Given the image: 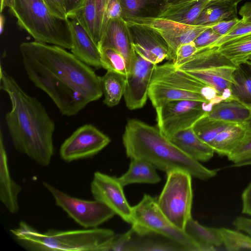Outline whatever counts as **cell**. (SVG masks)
Here are the masks:
<instances>
[{
    "instance_id": "obj_32",
    "label": "cell",
    "mask_w": 251,
    "mask_h": 251,
    "mask_svg": "<svg viewBox=\"0 0 251 251\" xmlns=\"http://www.w3.org/2000/svg\"><path fill=\"white\" fill-rule=\"evenodd\" d=\"M126 77L118 73L107 71L101 77L104 103L109 107L117 105L124 96Z\"/></svg>"
},
{
    "instance_id": "obj_2",
    "label": "cell",
    "mask_w": 251,
    "mask_h": 251,
    "mask_svg": "<svg viewBox=\"0 0 251 251\" xmlns=\"http://www.w3.org/2000/svg\"><path fill=\"white\" fill-rule=\"evenodd\" d=\"M0 70V88L11 104L5 120L13 146L39 165L47 166L54 152V122L35 97L25 93L1 66Z\"/></svg>"
},
{
    "instance_id": "obj_11",
    "label": "cell",
    "mask_w": 251,
    "mask_h": 251,
    "mask_svg": "<svg viewBox=\"0 0 251 251\" xmlns=\"http://www.w3.org/2000/svg\"><path fill=\"white\" fill-rule=\"evenodd\" d=\"M109 137L92 124L77 128L62 144L60 156L67 162L90 158L106 147Z\"/></svg>"
},
{
    "instance_id": "obj_6",
    "label": "cell",
    "mask_w": 251,
    "mask_h": 251,
    "mask_svg": "<svg viewBox=\"0 0 251 251\" xmlns=\"http://www.w3.org/2000/svg\"><path fill=\"white\" fill-rule=\"evenodd\" d=\"M132 226L138 235L156 233L175 242L185 251H207L206 248L174 226L162 212L157 199L145 194L141 201L132 207Z\"/></svg>"
},
{
    "instance_id": "obj_30",
    "label": "cell",
    "mask_w": 251,
    "mask_h": 251,
    "mask_svg": "<svg viewBox=\"0 0 251 251\" xmlns=\"http://www.w3.org/2000/svg\"><path fill=\"white\" fill-rule=\"evenodd\" d=\"M153 235V233L138 235L133 231L128 251H185L180 245L166 237L160 235L158 238Z\"/></svg>"
},
{
    "instance_id": "obj_5",
    "label": "cell",
    "mask_w": 251,
    "mask_h": 251,
    "mask_svg": "<svg viewBox=\"0 0 251 251\" xmlns=\"http://www.w3.org/2000/svg\"><path fill=\"white\" fill-rule=\"evenodd\" d=\"M10 10L18 25L35 41L71 50L69 20L54 16L43 0H14V6Z\"/></svg>"
},
{
    "instance_id": "obj_1",
    "label": "cell",
    "mask_w": 251,
    "mask_h": 251,
    "mask_svg": "<svg viewBox=\"0 0 251 251\" xmlns=\"http://www.w3.org/2000/svg\"><path fill=\"white\" fill-rule=\"evenodd\" d=\"M19 49L29 79L62 115L75 116L102 96L101 77L64 48L35 41L22 43Z\"/></svg>"
},
{
    "instance_id": "obj_29",
    "label": "cell",
    "mask_w": 251,
    "mask_h": 251,
    "mask_svg": "<svg viewBox=\"0 0 251 251\" xmlns=\"http://www.w3.org/2000/svg\"><path fill=\"white\" fill-rule=\"evenodd\" d=\"M247 131L245 124H232L219 133L210 146L217 153L227 156L243 140Z\"/></svg>"
},
{
    "instance_id": "obj_26",
    "label": "cell",
    "mask_w": 251,
    "mask_h": 251,
    "mask_svg": "<svg viewBox=\"0 0 251 251\" xmlns=\"http://www.w3.org/2000/svg\"><path fill=\"white\" fill-rule=\"evenodd\" d=\"M237 4L233 0H211L202 11L194 25H214L237 17Z\"/></svg>"
},
{
    "instance_id": "obj_28",
    "label": "cell",
    "mask_w": 251,
    "mask_h": 251,
    "mask_svg": "<svg viewBox=\"0 0 251 251\" xmlns=\"http://www.w3.org/2000/svg\"><path fill=\"white\" fill-rule=\"evenodd\" d=\"M131 159L127 172L117 177L123 187L133 183L155 184L160 181L161 178L153 165L141 159Z\"/></svg>"
},
{
    "instance_id": "obj_55",
    "label": "cell",
    "mask_w": 251,
    "mask_h": 251,
    "mask_svg": "<svg viewBox=\"0 0 251 251\" xmlns=\"http://www.w3.org/2000/svg\"><path fill=\"white\" fill-rule=\"evenodd\" d=\"M234 1L237 3V4H238V3L240 2L241 1H243V0H233Z\"/></svg>"
},
{
    "instance_id": "obj_43",
    "label": "cell",
    "mask_w": 251,
    "mask_h": 251,
    "mask_svg": "<svg viewBox=\"0 0 251 251\" xmlns=\"http://www.w3.org/2000/svg\"><path fill=\"white\" fill-rule=\"evenodd\" d=\"M49 10L55 17L68 20L64 0H43Z\"/></svg>"
},
{
    "instance_id": "obj_47",
    "label": "cell",
    "mask_w": 251,
    "mask_h": 251,
    "mask_svg": "<svg viewBox=\"0 0 251 251\" xmlns=\"http://www.w3.org/2000/svg\"><path fill=\"white\" fill-rule=\"evenodd\" d=\"M233 225L237 229L247 232L251 237V219L238 217L234 220Z\"/></svg>"
},
{
    "instance_id": "obj_38",
    "label": "cell",
    "mask_w": 251,
    "mask_h": 251,
    "mask_svg": "<svg viewBox=\"0 0 251 251\" xmlns=\"http://www.w3.org/2000/svg\"><path fill=\"white\" fill-rule=\"evenodd\" d=\"M251 156V132L247 134L239 144L228 154V159L236 162Z\"/></svg>"
},
{
    "instance_id": "obj_46",
    "label": "cell",
    "mask_w": 251,
    "mask_h": 251,
    "mask_svg": "<svg viewBox=\"0 0 251 251\" xmlns=\"http://www.w3.org/2000/svg\"><path fill=\"white\" fill-rule=\"evenodd\" d=\"M242 213L251 215V182L242 194Z\"/></svg>"
},
{
    "instance_id": "obj_17",
    "label": "cell",
    "mask_w": 251,
    "mask_h": 251,
    "mask_svg": "<svg viewBox=\"0 0 251 251\" xmlns=\"http://www.w3.org/2000/svg\"><path fill=\"white\" fill-rule=\"evenodd\" d=\"M73 17L76 18L98 45L110 20L109 0H85Z\"/></svg>"
},
{
    "instance_id": "obj_9",
    "label": "cell",
    "mask_w": 251,
    "mask_h": 251,
    "mask_svg": "<svg viewBox=\"0 0 251 251\" xmlns=\"http://www.w3.org/2000/svg\"><path fill=\"white\" fill-rule=\"evenodd\" d=\"M43 185L52 196L55 204L84 228H98L115 214L112 209L99 201H88L73 197L45 181Z\"/></svg>"
},
{
    "instance_id": "obj_31",
    "label": "cell",
    "mask_w": 251,
    "mask_h": 251,
    "mask_svg": "<svg viewBox=\"0 0 251 251\" xmlns=\"http://www.w3.org/2000/svg\"><path fill=\"white\" fill-rule=\"evenodd\" d=\"M184 231L205 247L207 251H215V247L223 244L219 228L203 226L192 217L187 222Z\"/></svg>"
},
{
    "instance_id": "obj_22",
    "label": "cell",
    "mask_w": 251,
    "mask_h": 251,
    "mask_svg": "<svg viewBox=\"0 0 251 251\" xmlns=\"http://www.w3.org/2000/svg\"><path fill=\"white\" fill-rule=\"evenodd\" d=\"M211 0H201L176 4L164 3L159 8L155 16L185 24L194 25Z\"/></svg>"
},
{
    "instance_id": "obj_35",
    "label": "cell",
    "mask_w": 251,
    "mask_h": 251,
    "mask_svg": "<svg viewBox=\"0 0 251 251\" xmlns=\"http://www.w3.org/2000/svg\"><path fill=\"white\" fill-rule=\"evenodd\" d=\"M100 51L101 68L107 71L122 74L126 77L128 75L126 61L119 51L111 47L101 48Z\"/></svg>"
},
{
    "instance_id": "obj_10",
    "label": "cell",
    "mask_w": 251,
    "mask_h": 251,
    "mask_svg": "<svg viewBox=\"0 0 251 251\" xmlns=\"http://www.w3.org/2000/svg\"><path fill=\"white\" fill-rule=\"evenodd\" d=\"M129 25H139L151 29L161 36L167 45V59L174 58L178 47L192 41L214 25H187L155 16L132 17L125 19Z\"/></svg>"
},
{
    "instance_id": "obj_18",
    "label": "cell",
    "mask_w": 251,
    "mask_h": 251,
    "mask_svg": "<svg viewBox=\"0 0 251 251\" xmlns=\"http://www.w3.org/2000/svg\"><path fill=\"white\" fill-rule=\"evenodd\" d=\"M71 34L72 53L87 65L101 68L100 55L97 44L76 17L68 18Z\"/></svg>"
},
{
    "instance_id": "obj_37",
    "label": "cell",
    "mask_w": 251,
    "mask_h": 251,
    "mask_svg": "<svg viewBox=\"0 0 251 251\" xmlns=\"http://www.w3.org/2000/svg\"><path fill=\"white\" fill-rule=\"evenodd\" d=\"M223 244L229 251L251 250V237L243 233L222 227L219 228Z\"/></svg>"
},
{
    "instance_id": "obj_23",
    "label": "cell",
    "mask_w": 251,
    "mask_h": 251,
    "mask_svg": "<svg viewBox=\"0 0 251 251\" xmlns=\"http://www.w3.org/2000/svg\"><path fill=\"white\" fill-rule=\"evenodd\" d=\"M235 67H221L185 72L214 88L225 100L232 99L230 87L234 83L232 73Z\"/></svg>"
},
{
    "instance_id": "obj_7",
    "label": "cell",
    "mask_w": 251,
    "mask_h": 251,
    "mask_svg": "<svg viewBox=\"0 0 251 251\" xmlns=\"http://www.w3.org/2000/svg\"><path fill=\"white\" fill-rule=\"evenodd\" d=\"M192 201L191 175L181 170L167 173L157 204L169 221L184 231L187 222L192 217Z\"/></svg>"
},
{
    "instance_id": "obj_49",
    "label": "cell",
    "mask_w": 251,
    "mask_h": 251,
    "mask_svg": "<svg viewBox=\"0 0 251 251\" xmlns=\"http://www.w3.org/2000/svg\"><path fill=\"white\" fill-rule=\"evenodd\" d=\"M247 165H251V156L236 162H234L232 167H237Z\"/></svg>"
},
{
    "instance_id": "obj_34",
    "label": "cell",
    "mask_w": 251,
    "mask_h": 251,
    "mask_svg": "<svg viewBox=\"0 0 251 251\" xmlns=\"http://www.w3.org/2000/svg\"><path fill=\"white\" fill-rule=\"evenodd\" d=\"M232 124L234 123L213 120L205 115L199 119L192 128L197 135L210 146L219 133Z\"/></svg>"
},
{
    "instance_id": "obj_54",
    "label": "cell",
    "mask_w": 251,
    "mask_h": 251,
    "mask_svg": "<svg viewBox=\"0 0 251 251\" xmlns=\"http://www.w3.org/2000/svg\"><path fill=\"white\" fill-rule=\"evenodd\" d=\"M245 60H247L251 61V54H250L249 56H248L247 57H246L245 58Z\"/></svg>"
},
{
    "instance_id": "obj_41",
    "label": "cell",
    "mask_w": 251,
    "mask_h": 251,
    "mask_svg": "<svg viewBox=\"0 0 251 251\" xmlns=\"http://www.w3.org/2000/svg\"><path fill=\"white\" fill-rule=\"evenodd\" d=\"M198 49L193 41L182 44L177 48L172 62L176 67L196 53Z\"/></svg>"
},
{
    "instance_id": "obj_27",
    "label": "cell",
    "mask_w": 251,
    "mask_h": 251,
    "mask_svg": "<svg viewBox=\"0 0 251 251\" xmlns=\"http://www.w3.org/2000/svg\"><path fill=\"white\" fill-rule=\"evenodd\" d=\"M232 75L234 83L230 87L232 99L251 109V61L235 63Z\"/></svg>"
},
{
    "instance_id": "obj_14",
    "label": "cell",
    "mask_w": 251,
    "mask_h": 251,
    "mask_svg": "<svg viewBox=\"0 0 251 251\" xmlns=\"http://www.w3.org/2000/svg\"><path fill=\"white\" fill-rule=\"evenodd\" d=\"M156 64L145 59L136 53L128 75L124 94L126 104L130 110L143 107L148 97L149 88Z\"/></svg>"
},
{
    "instance_id": "obj_3",
    "label": "cell",
    "mask_w": 251,
    "mask_h": 251,
    "mask_svg": "<svg viewBox=\"0 0 251 251\" xmlns=\"http://www.w3.org/2000/svg\"><path fill=\"white\" fill-rule=\"evenodd\" d=\"M123 143L128 157L144 160L166 174L181 170L201 180H208L217 174V170L206 168L181 151L158 127L140 120L127 121Z\"/></svg>"
},
{
    "instance_id": "obj_53",
    "label": "cell",
    "mask_w": 251,
    "mask_h": 251,
    "mask_svg": "<svg viewBox=\"0 0 251 251\" xmlns=\"http://www.w3.org/2000/svg\"><path fill=\"white\" fill-rule=\"evenodd\" d=\"M245 124L248 130L251 132V117Z\"/></svg>"
},
{
    "instance_id": "obj_33",
    "label": "cell",
    "mask_w": 251,
    "mask_h": 251,
    "mask_svg": "<svg viewBox=\"0 0 251 251\" xmlns=\"http://www.w3.org/2000/svg\"><path fill=\"white\" fill-rule=\"evenodd\" d=\"M219 51L235 63L251 54V33L233 38L219 47Z\"/></svg>"
},
{
    "instance_id": "obj_52",
    "label": "cell",
    "mask_w": 251,
    "mask_h": 251,
    "mask_svg": "<svg viewBox=\"0 0 251 251\" xmlns=\"http://www.w3.org/2000/svg\"><path fill=\"white\" fill-rule=\"evenodd\" d=\"M4 17L1 14L0 16V33L1 34L3 29L4 25Z\"/></svg>"
},
{
    "instance_id": "obj_21",
    "label": "cell",
    "mask_w": 251,
    "mask_h": 251,
    "mask_svg": "<svg viewBox=\"0 0 251 251\" xmlns=\"http://www.w3.org/2000/svg\"><path fill=\"white\" fill-rule=\"evenodd\" d=\"M169 139L187 155L199 162L209 160L215 152L197 135L192 127L176 132Z\"/></svg>"
},
{
    "instance_id": "obj_4",
    "label": "cell",
    "mask_w": 251,
    "mask_h": 251,
    "mask_svg": "<svg viewBox=\"0 0 251 251\" xmlns=\"http://www.w3.org/2000/svg\"><path fill=\"white\" fill-rule=\"evenodd\" d=\"M20 244L32 251H103L115 235L110 229L48 230L42 233L25 222L10 230Z\"/></svg>"
},
{
    "instance_id": "obj_8",
    "label": "cell",
    "mask_w": 251,
    "mask_h": 251,
    "mask_svg": "<svg viewBox=\"0 0 251 251\" xmlns=\"http://www.w3.org/2000/svg\"><path fill=\"white\" fill-rule=\"evenodd\" d=\"M213 106L210 102L198 100L170 101L155 108L157 127L169 139L176 132L192 127Z\"/></svg>"
},
{
    "instance_id": "obj_44",
    "label": "cell",
    "mask_w": 251,
    "mask_h": 251,
    "mask_svg": "<svg viewBox=\"0 0 251 251\" xmlns=\"http://www.w3.org/2000/svg\"><path fill=\"white\" fill-rule=\"evenodd\" d=\"M240 21V19L238 18L223 21L214 25L211 28L215 33L222 36L231 31Z\"/></svg>"
},
{
    "instance_id": "obj_40",
    "label": "cell",
    "mask_w": 251,
    "mask_h": 251,
    "mask_svg": "<svg viewBox=\"0 0 251 251\" xmlns=\"http://www.w3.org/2000/svg\"><path fill=\"white\" fill-rule=\"evenodd\" d=\"M251 33V23H243L240 21L226 34L221 36L210 46L220 47L230 39L243 35Z\"/></svg>"
},
{
    "instance_id": "obj_24",
    "label": "cell",
    "mask_w": 251,
    "mask_h": 251,
    "mask_svg": "<svg viewBox=\"0 0 251 251\" xmlns=\"http://www.w3.org/2000/svg\"><path fill=\"white\" fill-rule=\"evenodd\" d=\"M148 97L155 108L171 101L193 100L209 103L202 94L175 88L167 84L156 82L150 84Z\"/></svg>"
},
{
    "instance_id": "obj_19",
    "label": "cell",
    "mask_w": 251,
    "mask_h": 251,
    "mask_svg": "<svg viewBox=\"0 0 251 251\" xmlns=\"http://www.w3.org/2000/svg\"><path fill=\"white\" fill-rule=\"evenodd\" d=\"M22 187L12 178L8 166L2 131L0 132V200L7 210L14 214L18 212V196Z\"/></svg>"
},
{
    "instance_id": "obj_42",
    "label": "cell",
    "mask_w": 251,
    "mask_h": 251,
    "mask_svg": "<svg viewBox=\"0 0 251 251\" xmlns=\"http://www.w3.org/2000/svg\"><path fill=\"white\" fill-rule=\"evenodd\" d=\"M211 27L203 32L194 40L193 42L198 50L210 46L221 37Z\"/></svg>"
},
{
    "instance_id": "obj_48",
    "label": "cell",
    "mask_w": 251,
    "mask_h": 251,
    "mask_svg": "<svg viewBox=\"0 0 251 251\" xmlns=\"http://www.w3.org/2000/svg\"><path fill=\"white\" fill-rule=\"evenodd\" d=\"M243 23H251V2H246L241 6L239 12Z\"/></svg>"
},
{
    "instance_id": "obj_45",
    "label": "cell",
    "mask_w": 251,
    "mask_h": 251,
    "mask_svg": "<svg viewBox=\"0 0 251 251\" xmlns=\"http://www.w3.org/2000/svg\"><path fill=\"white\" fill-rule=\"evenodd\" d=\"M85 0H64L68 19L75 15L82 5Z\"/></svg>"
},
{
    "instance_id": "obj_20",
    "label": "cell",
    "mask_w": 251,
    "mask_h": 251,
    "mask_svg": "<svg viewBox=\"0 0 251 251\" xmlns=\"http://www.w3.org/2000/svg\"><path fill=\"white\" fill-rule=\"evenodd\" d=\"M221 67H235V64L219 51V47L208 46L198 50L192 56L176 68L186 72Z\"/></svg>"
},
{
    "instance_id": "obj_39",
    "label": "cell",
    "mask_w": 251,
    "mask_h": 251,
    "mask_svg": "<svg viewBox=\"0 0 251 251\" xmlns=\"http://www.w3.org/2000/svg\"><path fill=\"white\" fill-rule=\"evenodd\" d=\"M133 233L131 228L124 234L114 235L105 246L103 251H128V245Z\"/></svg>"
},
{
    "instance_id": "obj_50",
    "label": "cell",
    "mask_w": 251,
    "mask_h": 251,
    "mask_svg": "<svg viewBox=\"0 0 251 251\" xmlns=\"http://www.w3.org/2000/svg\"><path fill=\"white\" fill-rule=\"evenodd\" d=\"M14 4V0H0V12L6 7L11 9Z\"/></svg>"
},
{
    "instance_id": "obj_13",
    "label": "cell",
    "mask_w": 251,
    "mask_h": 251,
    "mask_svg": "<svg viewBox=\"0 0 251 251\" xmlns=\"http://www.w3.org/2000/svg\"><path fill=\"white\" fill-rule=\"evenodd\" d=\"M123 187L117 177L100 172L94 174L91 183V191L94 199L104 203L115 214L131 224L132 207L125 197Z\"/></svg>"
},
{
    "instance_id": "obj_36",
    "label": "cell",
    "mask_w": 251,
    "mask_h": 251,
    "mask_svg": "<svg viewBox=\"0 0 251 251\" xmlns=\"http://www.w3.org/2000/svg\"><path fill=\"white\" fill-rule=\"evenodd\" d=\"M122 11V17H143L145 11L153 6H161L166 0H119Z\"/></svg>"
},
{
    "instance_id": "obj_51",
    "label": "cell",
    "mask_w": 251,
    "mask_h": 251,
    "mask_svg": "<svg viewBox=\"0 0 251 251\" xmlns=\"http://www.w3.org/2000/svg\"><path fill=\"white\" fill-rule=\"evenodd\" d=\"M166 2L165 3L167 4H179L187 2H190L192 1H198L201 0H166Z\"/></svg>"
},
{
    "instance_id": "obj_15",
    "label": "cell",
    "mask_w": 251,
    "mask_h": 251,
    "mask_svg": "<svg viewBox=\"0 0 251 251\" xmlns=\"http://www.w3.org/2000/svg\"><path fill=\"white\" fill-rule=\"evenodd\" d=\"M98 46L99 50L103 48L111 47L119 51L125 58L128 74L129 73L136 53L133 46L130 26L125 19L121 17L108 21Z\"/></svg>"
},
{
    "instance_id": "obj_16",
    "label": "cell",
    "mask_w": 251,
    "mask_h": 251,
    "mask_svg": "<svg viewBox=\"0 0 251 251\" xmlns=\"http://www.w3.org/2000/svg\"><path fill=\"white\" fill-rule=\"evenodd\" d=\"M129 26L133 46L137 54L156 65L167 59L168 46L160 35L143 26L135 25Z\"/></svg>"
},
{
    "instance_id": "obj_25",
    "label": "cell",
    "mask_w": 251,
    "mask_h": 251,
    "mask_svg": "<svg viewBox=\"0 0 251 251\" xmlns=\"http://www.w3.org/2000/svg\"><path fill=\"white\" fill-rule=\"evenodd\" d=\"M206 116L210 119L234 124H245L251 117V109L234 99L215 103Z\"/></svg>"
},
{
    "instance_id": "obj_12",
    "label": "cell",
    "mask_w": 251,
    "mask_h": 251,
    "mask_svg": "<svg viewBox=\"0 0 251 251\" xmlns=\"http://www.w3.org/2000/svg\"><path fill=\"white\" fill-rule=\"evenodd\" d=\"M151 82L163 83L181 90L200 93L213 105L225 100L214 88L186 72L176 69L172 62L156 65Z\"/></svg>"
}]
</instances>
